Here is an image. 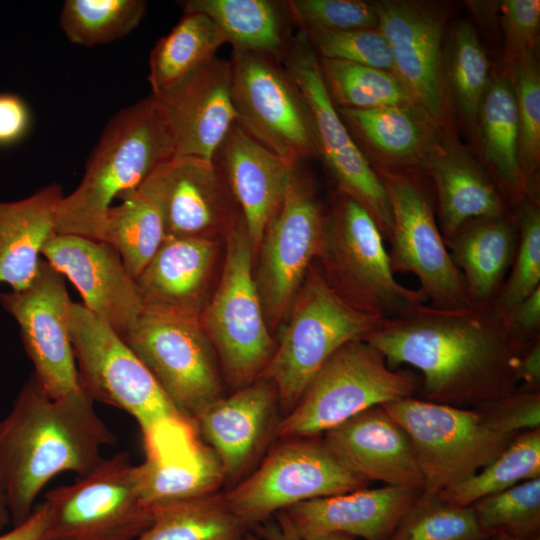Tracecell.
<instances>
[{"label":"cell","mask_w":540,"mask_h":540,"mask_svg":"<svg viewBox=\"0 0 540 540\" xmlns=\"http://www.w3.org/2000/svg\"><path fill=\"white\" fill-rule=\"evenodd\" d=\"M387 365H409L423 380L421 399L475 408L516 391V367L529 343L494 302L439 308L423 303L362 338Z\"/></svg>","instance_id":"cell-1"},{"label":"cell","mask_w":540,"mask_h":540,"mask_svg":"<svg viewBox=\"0 0 540 540\" xmlns=\"http://www.w3.org/2000/svg\"><path fill=\"white\" fill-rule=\"evenodd\" d=\"M115 441L84 390L52 399L31 375L0 421V491L13 526L30 516L53 477L87 474L102 461V447Z\"/></svg>","instance_id":"cell-2"},{"label":"cell","mask_w":540,"mask_h":540,"mask_svg":"<svg viewBox=\"0 0 540 540\" xmlns=\"http://www.w3.org/2000/svg\"><path fill=\"white\" fill-rule=\"evenodd\" d=\"M175 154L172 129L153 95L121 109L104 128L81 182L60 201L57 233L96 240L101 218L112 201L138 189Z\"/></svg>","instance_id":"cell-3"},{"label":"cell","mask_w":540,"mask_h":540,"mask_svg":"<svg viewBox=\"0 0 540 540\" xmlns=\"http://www.w3.org/2000/svg\"><path fill=\"white\" fill-rule=\"evenodd\" d=\"M289 313L280 341L260 375L275 386L283 416L336 350L362 339L384 320L346 302L315 266L310 267Z\"/></svg>","instance_id":"cell-4"},{"label":"cell","mask_w":540,"mask_h":540,"mask_svg":"<svg viewBox=\"0 0 540 540\" xmlns=\"http://www.w3.org/2000/svg\"><path fill=\"white\" fill-rule=\"evenodd\" d=\"M418 378L391 369L384 355L363 339L336 350L308 383L290 412L278 421L280 439L322 436L374 406L413 396Z\"/></svg>","instance_id":"cell-5"},{"label":"cell","mask_w":540,"mask_h":540,"mask_svg":"<svg viewBox=\"0 0 540 540\" xmlns=\"http://www.w3.org/2000/svg\"><path fill=\"white\" fill-rule=\"evenodd\" d=\"M254 253L241 216L227 230L220 280L200 315L223 374L236 389L260 377L275 349L255 281Z\"/></svg>","instance_id":"cell-6"},{"label":"cell","mask_w":540,"mask_h":540,"mask_svg":"<svg viewBox=\"0 0 540 540\" xmlns=\"http://www.w3.org/2000/svg\"><path fill=\"white\" fill-rule=\"evenodd\" d=\"M319 257L331 287L360 311L390 319L427 301L419 290L396 280L375 221L357 201L343 193L337 192L327 215Z\"/></svg>","instance_id":"cell-7"},{"label":"cell","mask_w":540,"mask_h":540,"mask_svg":"<svg viewBox=\"0 0 540 540\" xmlns=\"http://www.w3.org/2000/svg\"><path fill=\"white\" fill-rule=\"evenodd\" d=\"M41 540H135L160 511L142 497V467L127 452L102 461L69 485L47 492Z\"/></svg>","instance_id":"cell-8"},{"label":"cell","mask_w":540,"mask_h":540,"mask_svg":"<svg viewBox=\"0 0 540 540\" xmlns=\"http://www.w3.org/2000/svg\"><path fill=\"white\" fill-rule=\"evenodd\" d=\"M382 406L412 442L424 496L438 495L476 473L517 435L489 429L475 408L455 407L413 396Z\"/></svg>","instance_id":"cell-9"},{"label":"cell","mask_w":540,"mask_h":540,"mask_svg":"<svg viewBox=\"0 0 540 540\" xmlns=\"http://www.w3.org/2000/svg\"><path fill=\"white\" fill-rule=\"evenodd\" d=\"M346 469L321 436L282 438L260 466L222 493L251 530L298 503L368 487Z\"/></svg>","instance_id":"cell-10"},{"label":"cell","mask_w":540,"mask_h":540,"mask_svg":"<svg viewBox=\"0 0 540 540\" xmlns=\"http://www.w3.org/2000/svg\"><path fill=\"white\" fill-rule=\"evenodd\" d=\"M388 195L392 226L388 252L394 273H411L419 291L439 308L470 304L462 274L442 237L432 199L419 171L373 167Z\"/></svg>","instance_id":"cell-11"},{"label":"cell","mask_w":540,"mask_h":540,"mask_svg":"<svg viewBox=\"0 0 540 540\" xmlns=\"http://www.w3.org/2000/svg\"><path fill=\"white\" fill-rule=\"evenodd\" d=\"M71 338L80 385L94 402L130 414L142 435L167 420L187 418L123 339L75 302L71 306Z\"/></svg>","instance_id":"cell-12"},{"label":"cell","mask_w":540,"mask_h":540,"mask_svg":"<svg viewBox=\"0 0 540 540\" xmlns=\"http://www.w3.org/2000/svg\"><path fill=\"white\" fill-rule=\"evenodd\" d=\"M281 62L306 103L317 155L336 181L338 192L357 201L388 239L392 214L387 192L331 100L318 55L302 31L291 37Z\"/></svg>","instance_id":"cell-13"},{"label":"cell","mask_w":540,"mask_h":540,"mask_svg":"<svg viewBox=\"0 0 540 540\" xmlns=\"http://www.w3.org/2000/svg\"><path fill=\"white\" fill-rule=\"evenodd\" d=\"M229 61L237 124L290 165L318 156L308 108L282 62L238 49Z\"/></svg>","instance_id":"cell-14"},{"label":"cell","mask_w":540,"mask_h":540,"mask_svg":"<svg viewBox=\"0 0 540 540\" xmlns=\"http://www.w3.org/2000/svg\"><path fill=\"white\" fill-rule=\"evenodd\" d=\"M122 339L185 417L194 421L224 396L218 359L200 320L143 312Z\"/></svg>","instance_id":"cell-15"},{"label":"cell","mask_w":540,"mask_h":540,"mask_svg":"<svg viewBox=\"0 0 540 540\" xmlns=\"http://www.w3.org/2000/svg\"><path fill=\"white\" fill-rule=\"evenodd\" d=\"M326 222L312 182L294 166L282 205L258 248L255 281L268 322L275 324L289 313L321 253Z\"/></svg>","instance_id":"cell-16"},{"label":"cell","mask_w":540,"mask_h":540,"mask_svg":"<svg viewBox=\"0 0 540 540\" xmlns=\"http://www.w3.org/2000/svg\"><path fill=\"white\" fill-rule=\"evenodd\" d=\"M71 301L65 277L41 259L23 290L0 292V304L17 322L41 390L57 399L82 391L71 338Z\"/></svg>","instance_id":"cell-17"},{"label":"cell","mask_w":540,"mask_h":540,"mask_svg":"<svg viewBox=\"0 0 540 540\" xmlns=\"http://www.w3.org/2000/svg\"><path fill=\"white\" fill-rule=\"evenodd\" d=\"M378 30L386 39L393 73L413 102L439 125L449 126V99L443 74V36L447 11L410 0L374 2Z\"/></svg>","instance_id":"cell-18"},{"label":"cell","mask_w":540,"mask_h":540,"mask_svg":"<svg viewBox=\"0 0 540 540\" xmlns=\"http://www.w3.org/2000/svg\"><path fill=\"white\" fill-rule=\"evenodd\" d=\"M142 436V497L150 508L161 511L216 494L226 482L218 456L193 420L170 419Z\"/></svg>","instance_id":"cell-19"},{"label":"cell","mask_w":540,"mask_h":540,"mask_svg":"<svg viewBox=\"0 0 540 540\" xmlns=\"http://www.w3.org/2000/svg\"><path fill=\"white\" fill-rule=\"evenodd\" d=\"M157 206L167 237L212 238L241 216L230 209L233 196L213 160L174 156L160 164L140 185Z\"/></svg>","instance_id":"cell-20"},{"label":"cell","mask_w":540,"mask_h":540,"mask_svg":"<svg viewBox=\"0 0 540 540\" xmlns=\"http://www.w3.org/2000/svg\"><path fill=\"white\" fill-rule=\"evenodd\" d=\"M47 261L77 288L83 306L123 338L143 313L135 279L108 243L54 234L42 250Z\"/></svg>","instance_id":"cell-21"},{"label":"cell","mask_w":540,"mask_h":540,"mask_svg":"<svg viewBox=\"0 0 540 540\" xmlns=\"http://www.w3.org/2000/svg\"><path fill=\"white\" fill-rule=\"evenodd\" d=\"M154 97L172 129L175 156L213 160L238 122L231 65L224 59L216 57L175 88Z\"/></svg>","instance_id":"cell-22"},{"label":"cell","mask_w":540,"mask_h":540,"mask_svg":"<svg viewBox=\"0 0 540 540\" xmlns=\"http://www.w3.org/2000/svg\"><path fill=\"white\" fill-rule=\"evenodd\" d=\"M278 406L275 386L260 377L216 400L194 418L199 436L222 464L226 483L234 486L246 476L268 436L275 432Z\"/></svg>","instance_id":"cell-23"},{"label":"cell","mask_w":540,"mask_h":540,"mask_svg":"<svg viewBox=\"0 0 540 540\" xmlns=\"http://www.w3.org/2000/svg\"><path fill=\"white\" fill-rule=\"evenodd\" d=\"M321 438L333 456L361 479L422 491L412 442L382 405L355 415Z\"/></svg>","instance_id":"cell-24"},{"label":"cell","mask_w":540,"mask_h":540,"mask_svg":"<svg viewBox=\"0 0 540 540\" xmlns=\"http://www.w3.org/2000/svg\"><path fill=\"white\" fill-rule=\"evenodd\" d=\"M420 493L407 487H365L304 501L274 516L300 538L344 533L386 540Z\"/></svg>","instance_id":"cell-25"},{"label":"cell","mask_w":540,"mask_h":540,"mask_svg":"<svg viewBox=\"0 0 540 540\" xmlns=\"http://www.w3.org/2000/svg\"><path fill=\"white\" fill-rule=\"evenodd\" d=\"M213 161L223 173L252 243L258 251L266 228L277 215L294 166L285 162L238 124Z\"/></svg>","instance_id":"cell-26"},{"label":"cell","mask_w":540,"mask_h":540,"mask_svg":"<svg viewBox=\"0 0 540 540\" xmlns=\"http://www.w3.org/2000/svg\"><path fill=\"white\" fill-rule=\"evenodd\" d=\"M434 189L444 242L465 222L510 213L486 169L459 142L449 126L439 131L422 167Z\"/></svg>","instance_id":"cell-27"},{"label":"cell","mask_w":540,"mask_h":540,"mask_svg":"<svg viewBox=\"0 0 540 540\" xmlns=\"http://www.w3.org/2000/svg\"><path fill=\"white\" fill-rule=\"evenodd\" d=\"M216 252L212 238L167 237L135 279L143 312L200 320Z\"/></svg>","instance_id":"cell-28"},{"label":"cell","mask_w":540,"mask_h":540,"mask_svg":"<svg viewBox=\"0 0 540 540\" xmlns=\"http://www.w3.org/2000/svg\"><path fill=\"white\" fill-rule=\"evenodd\" d=\"M337 111L350 133L373 155V167L422 171L439 131L445 127L414 103Z\"/></svg>","instance_id":"cell-29"},{"label":"cell","mask_w":540,"mask_h":540,"mask_svg":"<svg viewBox=\"0 0 540 540\" xmlns=\"http://www.w3.org/2000/svg\"><path fill=\"white\" fill-rule=\"evenodd\" d=\"M64 194L57 183L28 197L0 201V286L19 291L35 278L46 242L57 233V210Z\"/></svg>","instance_id":"cell-30"},{"label":"cell","mask_w":540,"mask_h":540,"mask_svg":"<svg viewBox=\"0 0 540 540\" xmlns=\"http://www.w3.org/2000/svg\"><path fill=\"white\" fill-rule=\"evenodd\" d=\"M517 243L514 210L503 216L469 220L445 242L471 303L495 300L511 268Z\"/></svg>","instance_id":"cell-31"},{"label":"cell","mask_w":540,"mask_h":540,"mask_svg":"<svg viewBox=\"0 0 540 540\" xmlns=\"http://www.w3.org/2000/svg\"><path fill=\"white\" fill-rule=\"evenodd\" d=\"M482 160L508 207L513 211L527 198L519 166V129L512 83L504 71L492 75L476 124Z\"/></svg>","instance_id":"cell-32"},{"label":"cell","mask_w":540,"mask_h":540,"mask_svg":"<svg viewBox=\"0 0 540 540\" xmlns=\"http://www.w3.org/2000/svg\"><path fill=\"white\" fill-rule=\"evenodd\" d=\"M227 40L206 15L184 12L171 31L160 38L149 56L152 95L170 91L216 58Z\"/></svg>","instance_id":"cell-33"},{"label":"cell","mask_w":540,"mask_h":540,"mask_svg":"<svg viewBox=\"0 0 540 540\" xmlns=\"http://www.w3.org/2000/svg\"><path fill=\"white\" fill-rule=\"evenodd\" d=\"M184 12L209 17L233 49L246 50L282 60L290 39L285 15L278 3L268 0H187Z\"/></svg>","instance_id":"cell-34"},{"label":"cell","mask_w":540,"mask_h":540,"mask_svg":"<svg viewBox=\"0 0 540 540\" xmlns=\"http://www.w3.org/2000/svg\"><path fill=\"white\" fill-rule=\"evenodd\" d=\"M111 205L98 226L96 240L111 245L136 279L167 238L159 209L139 188Z\"/></svg>","instance_id":"cell-35"},{"label":"cell","mask_w":540,"mask_h":540,"mask_svg":"<svg viewBox=\"0 0 540 540\" xmlns=\"http://www.w3.org/2000/svg\"><path fill=\"white\" fill-rule=\"evenodd\" d=\"M490 61L468 21L458 22L443 47V74L449 101L472 133L491 80Z\"/></svg>","instance_id":"cell-36"},{"label":"cell","mask_w":540,"mask_h":540,"mask_svg":"<svg viewBox=\"0 0 540 540\" xmlns=\"http://www.w3.org/2000/svg\"><path fill=\"white\" fill-rule=\"evenodd\" d=\"M540 477V428L517 434L490 463L467 478L442 490L439 497L468 507L476 501Z\"/></svg>","instance_id":"cell-37"},{"label":"cell","mask_w":540,"mask_h":540,"mask_svg":"<svg viewBox=\"0 0 540 540\" xmlns=\"http://www.w3.org/2000/svg\"><path fill=\"white\" fill-rule=\"evenodd\" d=\"M249 531L216 493L162 509L135 540H241Z\"/></svg>","instance_id":"cell-38"},{"label":"cell","mask_w":540,"mask_h":540,"mask_svg":"<svg viewBox=\"0 0 540 540\" xmlns=\"http://www.w3.org/2000/svg\"><path fill=\"white\" fill-rule=\"evenodd\" d=\"M318 59L325 87L337 108L367 110L414 103L392 72L343 60Z\"/></svg>","instance_id":"cell-39"},{"label":"cell","mask_w":540,"mask_h":540,"mask_svg":"<svg viewBox=\"0 0 540 540\" xmlns=\"http://www.w3.org/2000/svg\"><path fill=\"white\" fill-rule=\"evenodd\" d=\"M146 7L143 0H66L59 23L71 43L93 47L131 33L143 19Z\"/></svg>","instance_id":"cell-40"},{"label":"cell","mask_w":540,"mask_h":540,"mask_svg":"<svg viewBox=\"0 0 540 540\" xmlns=\"http://www.w3.org/2000/svg\"><path fill=\"white\" fill-rule=\"evenodd\" d=\"M470 507L488 538L540 540V477L486 496Z\"/></svg>","instance_id":"cell-41"},{"label":"cell","mask_w":540,"mask_h":540,"mask_svg":"<svg viewBox=\"0 0 540 540\" xmlns=\"http://www.w3.org/2000/svg\"><path fill=\"white\" fill-rule=\"evenodd\" d=\"M537 51L526 53L507 66L513 86L519 129V166L527 186V198L539 202L540 164V69Z\"/></svg>","instance_id":"cell-42"},{"label":"cell","mask_w":540,"mask_h":540,"mask_svg":"<svg viewBox=\"0 0 540 540\" xmlns=\"http://www.w3.org/2000/svg\"><path fill=\"white\" fill-rule=\"evenodd\" d=\"M470 506L420 495L386 540H487Z\"/></svg>","instance_id":"cell-43"},{"label":"cell","mask_w":540,"mask_h":540,"mask_svg":"<svg viewBox=\"0 0 540 540\" xmlns=\"http://www.w3.org/2000/svg\"><path fill=\"white\" fill-rule=\"evenodd\" d=\"M514 211L518 220L517 248L509 273L493 301L507 317L540 287L539 202L526 198Z\"/></svg>","instance_id":"cell-44"},{"label":"cell","mask_w":540,"mask_h":540,"mask_svg":"<svg viewBox=\"0 0 540 540\" xmlns=\"http://www.w3.org/2000/svg\"><path fill=\"white\" fill-rule=\"evenodd\" d=\"M290 18L300 31H350L375 29L378 15L374 2L360 0H291Z\"/></svg>","instance_id":"cell-45"},{"label":"cell","mask_w":540,"mask_h":540,"mask_svg":"<svg viewBox=\"0 0 540 540\" xmlns=\"http://www.w3.org/2000/svg\"><path fill=\"white\" fill-rule=\"evenodd\" d=\"M303 33L320 58L353 62L393 73L390 49L378 28Z\"/></svg>","instance_id":"cell-46"},{"label":"cell","mask_w":540,"mask_h":540,"mask_svg":"<svg viewBox=\"0 0 540 540\" xmlns=\"http://www.w3.org/2000/svg\"><path fill=\"white\" fill-rule=\"evenodd\" d=\"M503 56L507 66L537 51L540 30L539 0H505L499 4Z\"/></svg>","instance_id":"cell-47"},{"label":"cell","mask_w":540,"mask_h":540,"mask_svg":"<svg viewBox=\"0 0 540 540\" xmlns=\"http://www.w3.org/2000/svg\"><path fill=\"white\" fill-rule=\"evenodd\" d=\"M484 424L505 434L540 428V392L514 391L475 407Z\"/></svg>","instance_id":"cell-48"},{"label":"cell","mask_w":540,"mask_h":540,"mask_svg":"<svg viewBox=\"0 0 540 540\" xmlns=\"http://www.w3.org/2000/svg\"><path fill=\"white\" fill-rule=\"evenodd\" d=\"M32 114L27 102L17 94L0 93V147L19 143L29 133Z\"/></svg>","instance_id":"cell-49"},{"label":"cell","mask_w":540,"mask_h":540,"mask_svg":"<svg viewBox=\"0 0 540 540\" xmlns=\"http://www.w3.org/2000/svg\"><path fill=\"white\" fill-rule=\"evenodd\" d=\"M508 318L515 334L525 343L540 336V287L524 298Z\"/></svg>","instance_id":"cell-50"},{"label":"cell","mask_w":540,"mask_h":540,"mask_svg":"<svg viewBox=\"0 0 540 540\" xmlns=\"http://www.w3.org/2000/svg\"><path fill=\"white\" fill-rule=\"evenodd\" d=\"M517 391L540 392V336L522 350L516 367Z\"/></svg>","instance_id":"cell-51"},{"label":"cell","mask_w":540,"mask_h":540,"mask_svg":"<svg viewBox=\"0 0 540 540\" xmlns=\"http://www.w3.org/2000/svg\"><path fill=\"white\" fill-rule=\"evenodd\" d=\"M48 508L43 502L35 507L30 516L10 531L0 533V540H41L48 522Z\"/></svg>","instance_id":"cell-52"},{"label":"cell","mask_w":540,"mask_h":540,"mask_svg":"<svg viewBox=\"0 0 540 540\" xmlns=\"http://www.w3.org/2000/svg\"><path fill=\"white\" fill-rule=\"evenodd\" d=\"M253 528L255 533L265 540H355L353 536L344 533H328L315 537L300 538L294 534L285 523L273 516Z\"/></svg>","instance_id":"cell-53"},{"label":"cell","mask_w":540,"mask_h":540,"mask_svg":"<svg viewBox=\"0 0 540 540\" xmlns=\"http://www.w3.org/2000/svg\"><path fill=\"white\" fill-rule=\"evenodd\" d=\"M10 521V513L7 507L6 500L2 492L0 491V533Z\"/></svg>","instance_id":"cell-54"},{"label":"cell","mask_w":540,"mask_h":540,"mask_svg":"<svg viewBox=\"0 0 540 540\" xmlns=\"http://www.w3.org/2000/svg\"><path fill=\"white\" fill-rule=\"evenodd\" d=\"M241 540H265L262 537L258 536L256 533L252 534L250 531L246 533Z\"/></svg>","instance_id":"cell-55"},{"label":"cell","mask_w":540,"mask_h":540,"mask_svg":"<svg viewBox=\"0 0 540 540\" xmlns=\"http://www.w3.org/2000/svg\"><path fill=\"white\" fill-rule=\"evenodd\" d=\"M487 540H505V539L499 538V537H490Z\"/></svg>","instance_id":"cell-56"}]
</instances>
